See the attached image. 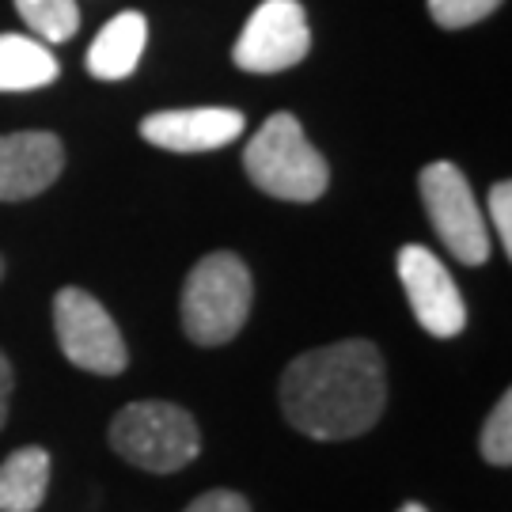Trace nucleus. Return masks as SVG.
Here are the masks:
<instances>
[{
	"mask_svg": "<svg viewBox=\"0 0 512 512\" xmlns=\"http://www.w3.org/2000/svg\"><path fill=\"white\" fill-rule=\"evenodd\" d=\"M50 490V452L27 444L0 463V512H35Z\"/></svg>",
	"mask_w": 512,
	"mask_h": 512,
	"instance_id": "nucleus-13",
	"label": "nucleus"
},
{
	"mask_svg": "<svg viewBox=\"0 0 512 512\" xmlns=\"http://www.w3.org/2000/svg\"><path fill=\"white\" fill-rule=\"evenodd\" d=\"M243 167L247 179L281 202L308 205L323 198L330 186V167L323 152L311 145L304 126L293 114H270L262 129L243 148Z\"/></svg>",
	"mask_w": 512,
	"mask_h": 512,
	"instance_id": "nucleus-2",
	"label": "nucleus"
},
{
	"mask_svg": "<svg viewBox=\"0 0 512 512\" xmlns=\"http://www.w3.org/2000/svg\"><path fill=\"white\" fill-rule=\"evenodd\" d=\"M186 512H251V501L236 490H209V494L194 497Z\"/></svg>",
	"mask_w": 512,
	"mask_h": 512,
	"instance_id": "nucleus-18",
	"label": "nucleus"
},
{
	"mask_svg": "<svg viewBox=\"0 0 512 512\" xmlns=\"http://www.w3.org/2000/svg\"><path fill=\"white\" fill-rule=\"evenodd\" d=\"M399 512H429V509H425V505H418V501H406V505Z\"/></svg>",
	"mask_w": 512,
	"mask_h": 512,
	"instance_id": "nucleus-20",
	"label": "nucleus"
},
{
	"mask_svg": "<svg viewBox=\"0 0 512 512\" xmlns=\"http://www.w3.org/2000/svg\"><path fill=\"white\" fill-rule=\"evenodd\" d=\"M395 266H399V281H403L406 300L421 330H429L433 338H456L467 327V308H463V296L448 266L421 243H406Z\"/></svg>",
	"mask_w": 512,
	"mask_h": 512,
	"instance_id": "nucleus-8",
	"label": "nucleus"
},
{
	"mask_svg": "<svg viewBox=\"0 0 512 512\" xmlns=\"http://www.w3.org/2000/svg\"><path fill=\"white\" fill-rule=\"evenodd\" d=\"M490 217H494L501 247L512 255V183H497L490 190Z\"/></svg>",
	"mask_w": 512,
	"mask_h": 512,
	"instance_id": "nucleus-17",
	"label": "nucleus"
},
{
	"mask_svg": "<svg viewBox=\"0 0 512 512\" xmlns=\"http://www.w3.org/2000/svg\"><path fill=\"white\" fill-rule=\"evenodd\" d=\"M110 448L118 456L152 471V475H175L190 467L202 452V433L190 410L164 399L122 406L110 421Z\"/></svg>",
	"mask_w": 512,
	"mask_h": 512,
	"instance_id": "nucleus-4",
	"label": "nucleus"
},
{
	"mask_svg": "<svg viewBox=\"0 0 512 512\" xmlns=\"http://www.w3.org/2000/svg\"><path fill=\"white\" fill-rule=\"evenodd\" d=\"M501 4L505 0H429V16L444 31H459V27H471V23L494 16Z\"/></svg>",
	"mask_w": 512,
	"mask_h": 512,
	"instance_id": "nucleus-16",
	"label": "nucleus"
},
{
	"mask_svg": "<svg viewBox=\"0 0 512 512\" xmlns=\"http://www.w3.org/2000/svg\"><path fill=\"white\" fill-rule=\"evenodd\" d=\"M65 167V145L57 133L23 129L0 133V202H27L57 183Z\"/></svg>",
	"mask_w": 512,
	"mask_h": 512,
	"instance_id": "nucleus-9",
	"label": "nucleus"
},
{
	"mask_svg": "<svg viewBox=\"0 0 512 512\" xmlns=\"http://www.w3.org/2000/svg\"><path fill=\"white\" fill-rule=\"evenodd\" d=\"M16 8L42 42H69L80 31L76 0H16Z\"/></svg>",
	"mask_w": 512,
	"mask_h": 512,
	"instance_id": "nucleus-14",
	"label": "nucleus"
},
{
	"mask_svg": "<svg viewBox=\"0 0 512 512\" xmlns=\"http://www.w3.org/2000/svg\"><path fill=\"white\" fill-rule=\"evenodd\" d=\"M482 459L494 467H509L512 463V395L505 391L497 406L490 410V418L482 425Z\"/></svg>",
	"mask_w": 512,
	"mask_h": 512,
	"instance_id": "nucleus-15",
	"label": "nucleus"
},
{
	"mask_svg": "<svg viewBox=\"0 0 512 512\" xmlns=\"http://www.w3.org/2000/svg\"><path fill=\"white\" fill-rule=\"evenodd\" d=\"M384 403V357L365 338L308 349L281 376V410L311 440L361 437L380 421Z\"/></svg>",
	"mask_w": 512,
	"mask_h": 512,
	"instance_id": "nucleus-1",
	"label": "nucleus"
},
{
	"mask_svg": "<svg viewBox=\"0 0 512 512\" xmlns=\"http://www.w3.org/2000/svg\"><path fill=\"white\" fill-rule=\"evenodd\" d=\"M61 73L54 50L31 35H0V92H38Z\"/></svg>",
	"mask_w": 512,
	"mask_h": 512,
	"instance_id": "nucleus-12",
	"label": "nucleus"
},
{
	"mask_svg": "<svg viewBox=\"0 0 512 512\" xmlns=\"http://www.w3.org/2000/svg\"><path fill=\"white\" fill-rule=\"evenodd\" d=\"M148 19L141 12H118L107 27L95 35L88 50V73L95 80H126L145 54Z\"/></svg>",
	"mask_w": 512,
	"mask_h": 512,
	"instance_id": "nucleus-11",
	"label": "nucleus"
},
{
	"mask_svg": "<svg viewBox=\"0 0 512 512\" xmlns=\"http://www.w3.org/2000/svg\"><path fill=\"white\" fill-rule=\"evenodd\" d=\"M247 126V118L232 107L156 110L141 118V137L167 152H213L232 145Z\"/></svg>",
	"mask_w": 512,
	"mask_h": 512,
	"instance_id": "nucleus-10",
	"label": "nucleus"
},
{
	"mask_svg": "<svg viewBox=\"0 0 512 512\" xmlns=\"http://www.w3.org/2000/svg\"><path fill=\"white\" fill-rule=\"evenodd\" d=\"M54 334L65 361L95 376H118L129 365V349L118 323L92 293L65 285L54 296Z\"/></svg>",
	"mask_w": 512,
	"mask_h": 512,
	"instance_id": "nucleus-6",
	"label": "nucleus"
},
{
	"mask_svg": "<svg viewBox=\"0 0 512 512\" xmlns=\"http://www.w3.org/2000/svg\"><path fill=\"white\" fill-rule=\"evenodd\" d=\"M255 300V281L247 262L232 251L205 255L183 285V330L194 346H224L232 342Z\"/></svg>",
	"mask_w": 512,
	"mask_h": 512,
	"instance_id": "nucleus-3",
	"label": "nucleus"
},
{
	"mask_svg": "<svg viewBox=\"0 0 512 512\" xmlns=\"http://www.w3.org/2000/svg\"><path fill=\"white\" fill-rule=\"evenodd\" d=\"M0 277H4V258H0Z\"/></svg>",
	"mask_w": 512,
	"mask_h": 512,
	"instance_id": "nucleus-21",
	"label": "nucleus"
},
{
	"mask_svg": "<svg viewBox=\"0 0 512 512\" xmlns=\"http://www.w3.org/2000/svg\"><path fill=\"white\" fill-rule=\"evenodd\" d=\"M12 387H16V376H12V361H8V357H4V349H0V429H4V421H8Z\"/></svg>",
	"mask_w": 512,
	"mask_h": 512,
	"instance_id": "nucleus-19",
	"label": "nucleus"
},
{
	"mask_svg": "<svg viewBox=\"0 0 512 512\" xmlns=\"http://www.w3.org/2000/svg\"><path fill=\"white\" fill-rule=\"evenodd\" d=\"M311 50V27L300 0H262L243 35H239L232 61L243 73H285L300 65Z\"/></svg>",
	"mask_w": 512,
	"mask_h": 512,
	"instance_id": "nucleus-7",
	"label": "nucleus"
},
{
	"mask_svg": "<svg viewBox=\"0 0 512 512\" xmlns=\"http://www.w3.org/2000/svg\"><path fill=\"white\" fill-rule=\"evenodd\" d=\"M418 190L425 213L452 258H459L463 266H482L490 258V228H486V217L478 209L467 175L456 164L437 160V164L421 167Z\"/></svg>",
	"mask_w": 512,
	"mask_h": 512,
	"instance_id": "nucleus-5",
	"label": "nucleus"
}]
</instances>
